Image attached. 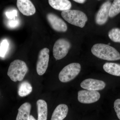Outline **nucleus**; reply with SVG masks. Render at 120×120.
<instances>
[{"mask_svg":"<svg viewBox=\"0 0 120 120\" xmlns=\"http://www.w3.org/2000/svg\"><path fill=\"white\" fill-rule=\"evenodd\" d=\"M91 52L98 58L108 61L120 60V54L115 49L109 45L98 43L94 45Z\"/></svg>","mask_w":120,"mask_h":120,"instance_id":"obj_1","label":"nucleus"},{"mask_svg":"<svg viewBox=\"0 0 120 120\" xmlns=\"http://www.w3.org/2000/svg\"><path fill=\"white\" fill-rule=\"evenodd\" d=\"M28 70L27 65L24 61L15 60L10 64L7 74L13 82L21 81L23 79Z\"/></svg>","mask_w":120,"mask_h":120,"instance_id":"obj_2","label":"nucleus"},{"mask_svg":"<svg viewBox=\"0 0 120 120\" xmlns=\"http://www.w3.org/2000/svg\"><path fill=\"white\" fill-rule=\"evenodd\" d=\"M63 19L69 23L83 28L87 21V17L82 11L77 10H68L61 13Z\"/></svg>","mask_w":120,"mask_h":120,"instance_id":"obj_3","label":"nucleus"},{"mask_svg":"<svg viewBox=\"0 0 120 120\" xmlns=\"http://www.w3.org/2000/svg\"><path fill=\"white\" fill-rule=\"evenodd\" d=\"M81 70V65L77 63H73L64 67L59 75L60 81L67 82L74 79L79 75Z\"/></svg>","mask_w":120,"mask_h":120,"instance_id":"obj_4","label":"nucleus"},{"mask_svg":"<svg viewBox=\"0 0 120 120\" xmlns=\"http://www.w3.org/2000/svg\"><path fill=\"white\" fill-rule=\"evenodd\" d=\"M71 47L70 42L67 39L60 38L58 39L54 45L53 53L56 60H61L68 54Z\"/></svg>","mask_w":120,"mask_h":120,"instance_id":"obj_5","label":"nucleus"},{"mask_svg":"<svg viewBox=\"0 0 120 120\" xmlns=\"http://www.w3.org/2000/svg\"><path fill=\"white\" fill-rule=\"evenodd\" d=\"M49 50L47 48L41 50L39 53L37 64V71L39 75L45 74L47 70L49 58Z\"/></svg>","mask_w":120,"mask_h":120,"instance_id":"obj_6","label":"nucleus"},{"mask_svg":"<svg viewBox=\"0 0 120 120\" xmlns=\"http://www.w3.org/2000/svg\"><path fill=\"white\" fill-rule=\"evenodd\" d=\"M100 94L97 91L82 90L78 92V101L80 103L90 104L96 102L100 98Z\"/></svg>","mask_w":120,"mask_h":120,"instance_id":"obj_7","label":"nucleus"},{"mask_svg":"<svg viewBox=\"0 0 120 120\" xmlns=\"http://www.w3.org/2000/svg\"><path fill=\"white\" fill-rule=\"evenodd\" d=\"M46 18L50 26L56 31L65 32L68 29L67 24L64 21L57 15L52 13H49Z\"/></svg>","mask_w":120,"mask_h":120,"instance_id":"obj_8","label":"nucleus"},{"mask_svg":"<svg viewBox=\"0 0 120 120\" xmlns=\"http://www.w3.org/2000/svg\"><path fill=\"white\" fill-rule=\"evenodd\" d=\"M111 5L112 3L109 1L105 2L102 5L95 17V22L97 24L103 25L107 22Z\"/></svg>","mask_w":120,"mask_h":120,"instance_id":"obj_9","label":"nucleus"},{"mask_svg":"<svg viewBox=\"0 0 120 120\" xmlns=\"http://www.w3.org/2000/svg\"><path fill=\"white\" fill-rule=\"evenodd\" d=\"M105 86L106 84L103 81L91 79L84 80L80 83L82 88L94 91L102 90Z\"/></svg>","mask_w":120,"mask_h":120,"instance_id":"obj_10","label":"nucleus"},{"mask_svg":"<svg viewBox=\"0 0 120 120\" xmlns=\"http://www.w3.org/2000/svg\"><path fill=\"white\" fill-rule=\"evenodd\" d=\"M16 4L20 11L24 15H32L36 12L34 5L29 0H18Z\"/></svg>","mask_w":120,"mask_h":120,"instance_id":"obj_11","label":"nucleus"},{"mask_svg":"<svg viewBox=\"0 0 120 120\" xmlns=\"http://www.w3.org/2000/svg\"><path fill=\"white\" fill-rule=\"evenodd\" d=\"M68 110L67 105L63 104L58 105L53 113L51 120H63L67 116Z\"/></svg>","mask_w":120,"mask_h":120,"instance_id":"obj_12","label":"nucleus"},{"mask_svg":"<svg viewBox=\"0 0 120 120\" xmlns=\"http://www.w3.org/2000/svg\"><path fill=\"white\" fill-rule=\"evenodd\" d=\"M48 1L53 8L62 11L70 10L71 7V2L68 0H49Z\"/></svg>","mask_w":120,"mask_h":120,"instance_id":"obj_13","label":"nucleus"},{"mask_svg":"<svg viewBox=\"0 0 120 120\" xmlns=\"http://www.w3.org/2000/svg\"><path fill=\"white\" fill-rule=\"evenodd\" d=\"M31 109V105L29 102H25L18 109L16 120H29Z\"/></svg>","mask_w":120,"mask_h":120,"instance_id":"obj_14","label":"nucleus"},{"mask_svg":"<svg viewBox=\"0 0 120 120\" xmlns=\"http://www.w3.org/2000/svg\"><path fill=\"white\" fill-rule=\"evenodd\" d=\"M38 109V120H47L48 109L46 102L42 99H39L37 101Z\"/></svg>","mask_w":120,"mask_h":120,"instance_id":"obj_15","label":"nucleus"},{"mask_svg":"<svg viewBox=\"0 0 120 120\" xmlns=\"http://www.w3.org/2000/svg\"><path fill=\"white\" fill-rule=\"evenodd\" d=\"M105 71L110 75L120 76V64L114 63H105L103 66Z\"/></svg>","mask_w":120,"mask_h":120,"instance_id":"obj_16","label":"nucleus"},{"mask_svg":"<svg viewBox=\"0 0 120 120\" xmlns=\"http://www.w3.org/2000/svg\"><path fill=\"white\" fill-rule=\"evenodd\" d=\"M32 87L30 84L27 81H24L20 84L18 89V94L21 97H24L30 94Z\"/></svg>","mask_w":120,"mask_h":120,"instance_id":"obj_17","label":"nucleus"},{"mask_svg":"<svg viewBox=\"0 0 120 120\" xmlns=\"http://www.w3.org/2000/svg\"><path fill=\"white\" fill-rule=\"evenodd\" d=\"M120 12V0H115L111 5L110 8L109 16L112 18Z\"/></svg>","mask_w":120,"mask_h":120,"instance_id":"obj_18","label":"nucleus"},{"mask_svg":"<svg viewBox=\"0 0 120 120\" xmlns=\"http://www.w3.org/2000/svg\"><path fill=\"white\" fill-rule=\"evenodd\" d=\"M109 36L114 42L120 43V29L118 28L112 29L109 32Z\"/></svg>","mask_w":120,"mask_h":120,"instance_id":"obj_19","label":"nucleus"},{"mask_svg":"<svg viewBox=\"0 0 120 120\" xmlns=\"http://www.w3.org/2000/svg\"><path fill=\"white\" fill-rule=\"evenodd\" d=\"M9 44L8 41L6 40H4L0 46V56L2 57L4 56L7 53L8 48Z\"/></svg>","mask_w":120,"mask_h":120,"instance_id":"obj_20","label":"nucleus"},{"mask_svg":"<svg viewBox=\"0 0 120 120\" xmlns=\"http://www.w3.org/2000/svg\"><path fill=\"white\" fill-rule=\"evenodd\" d=\"M114 106L117 117L120 120V99H118L115 101Z\"/></svg>","mask_w":120,"mask_h":120,"instance_id":"obj_21","label":"nucleus"},{"mask_svg":"<svg viewBox=\"0 0 120 120\" xmlns=\"http://www.w3.org/2000/svg\"><path fill=\"white\" fill-rule=\"evenodd\" d=\"M17 11H13L11 12H7L6 13L7 17L10 19H12L14 16H15L16 15Z\"/></svg>","mask_w":120,"mask_h":120,"instance_id":"obj_22","label":"nucleus"},{"mask_svg":"<svg viewBox=\"0 0 120 120\" xmlns=\"http://www.w3.org/2000/svg\"><path fill=\"white\" fill-rule=\"evenodd\" d=\"M10 23H9L11 26H15L16 25L17 22L16 21H12L10 22Z\"/></svg>","mask_w":120,"mask_h":120,"instance_id":"obj_23","label":"nucleus"},{"mask_svg":"<svg viewBox=\"0 0 120 120\" xmlns=\"http://www.w3.org/2000/svg\"><path fill=\"white\" fill-rule=\"evenodd\" d=\"M75 2H78V3H80V4H83L86 1L84 0H73Z\"/></svg>","mask_w":120,"mask_h":120,"instance_id":"obj_24","label":"nucleus"},{"mask_svg":"<svg viewBox=\"0 0 120 120\" xmlns=\"http://www.w3.org/2000/svg\"><path fill=\"white\" fill-rule=\"evenodd\" d=\"M29 120H36L32 115H30V119Z\"/></svg>","mask_w":120,"mask_h":120,"instance_id":"obj_25","label":"nucleus"}]
</instances>
